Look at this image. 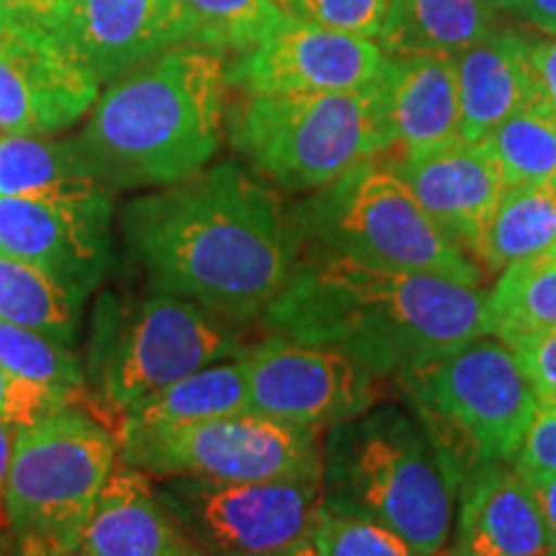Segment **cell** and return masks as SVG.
I'll use <instances>...</instances> for the list:
<instances>
[{
    "mask_svg": "<svg viewBox=\"0 0 556 556\" xmlns=\"http://www.w3.org/2000/svg\"><path fill=\"white\" fill-rule=\"evenodd\" d=\"M122 229L150 289L229 325L266 315L302 253L296 222L276 193L232 163L135 199Z\"/></svg>",
    "mask_w": 556,
    "mask_h": 556,
    "instance_id": "cell-1",
    "label": "cell"
},
{
    "mask_svg": "<svg viewBox=\"0 0 556 556\" xmlns=\"http://www.w3.org/2000/svg\"><path fill=\"white\" fill-rule=\"evenodd\" d=\"M270 336L330 348L387 381H402L471 340L492 336L482 287L379 268L317 248L261 317Z\"/></svg>",
    "mask_w": 556,
    "mask_h": 556,
    "instance_id": "cell-2",
    "label": "cell"
},
{
    "mask_svg": "<svg viewBox=\"0 0 556 556\" xmlns=\"http://www.w3.org/2000/svg\"><path fill=\"white\" fill-rule=\"evenodd\" d=\"M225 88V58L176 47L109 83L73 139L111 191L178 184L219 150Z\"/></svg>",
    "mask_w": 556,
    "mask_h": 556,
    "instance_id": "cell-3",
    "label": "cell"
},
{
    "mask_svg": "<svg viewBox=\"0 0 556 556\" xmlns=\"http://www.w3.org/2000/svg\"><path fill=\"white\" fill-rule=\"evenodd\" d=\"M325 505L377 520L417 556H443L458 486L413 407L377 405L330 428L323 446Z\"/></svg>",
    "mask_w": 556,
    "mask_h": 556,
    "instance_id": "cell-4",
    "label": "cell"
},
{
    "mask_svg": "<svg viewBox=\"0 0 556 556\" xmlns=\"http://www.w3.org/2000/svg\"><path fill=\"white\" fill-rule=\"evenodd\" d=\"M116 462L114 430L86 405L18 428L9 469L13 556H75Z\"/></svg>",
    "mask_w": 556,
    "mask_h": 556,
    "instance_id": "cell-5",
    "label": "cell"
},
{
    "mask_svg": "<svg viewBox=\"0 0 556 556\" xmlns=\"http://www.w3.org/2000/svg\"><path fill=\"white\" fill-rule=\"evenodd\" d=\"M446 458L456 486L484 464H516L539 397L495 332L397 381Z\"/></svg>",
    "mask_w": 556,
    "mask_h": 556,
    "instance_id": "cell-6",
    "label": "cell"
},
{
    "mask_svg": "<svg viewBox=\"0 0 556 556\" xmlns=\"http://www.w3.org/2000/svg\"><path fill=\"white\" fill-rule=\"evenodd\" d=\"M296 229L302 240L368 266L441 276L464 287L484 281L482 266L428 217L384 155L319 189L299 208Z\"/></svg>",
    "mask_w": 556,
    "mask_h": 556,
    "instance_id": "cell-7",
    "label": "cell"
},
{
    "mask_svg": "<svg viewBox=\"0 0 556 556\" xmlns=\"http://www.w3.org/2000/svg\"><path fill=\"white\" fill-rule=\"evenodd\" d=\"M232 144L274 184L319 191L389 152L377 90L248 96L229 124Z\"/></svg>",
    "mask_w": 556,
    "mask_h": 556,
    "instance_id": "cell-8",
    "label": "cell"
},
{
    "mask_svg": "<svg viewBox=\"0 0 556 556\" xmlns=\"http://www.w3.org/2000/svg\"><path fill=\"white\" fill-rule=\"evenodd\" d=\"M245 348L222 317L152 289L96 332L86 407L111 428L137 402L199 368L240 358Z\"/></svg>",
    "mask_w": 556,
    "mask_h": 556,
    "instance_id": "cell-9",
    "label": "cell"
},
{
    "mask_svg": "<svg viewBox=\"0 0 556 556\" xmlns=\"http://www.w3.org/2000/svg\"><path fill=\"white\" fill-rule=\"evenodd\" d=\"M119 458L152 479L270 482L323 477L319 430L240 413L191 426L119 428Z\"/></svg>",
    "mask_w": 556,
    "mask_h": 556,
    "instance_id": "cell-10",
    "label": "cell"
},
{
    "mask_svg": "<svg viewBox=\"0 0 556 556\" xmlns=\"http://www.w3.org/2000/svg\"><path fill=\"white\" fill-rule=\"evenodd\" d=\"M160 497L206 554H261L312 541L325 482L323 477L270 482L176 477Z\"/></svg>",
    "mask_w": 556,
    "mask_h": 556,
    "instance_id": "cell-11",
    "label": "cell"
},
{
    "mask_svg": "<svg viewBox=\"0 0 556 556\" xmlns=\"http://www.w3.org/2000/svg\"><path fill=\"white\" fill-rule=\"evenodd\" d=\"M250 413L323 433L381 405L387 379L330 348L270 336L242 351Z\"/></svg>",
    "mask_w": 556,
    "mask_h": 556,
    "instance_id": "cell-12",
    "label": "cell"
},
{
    "mask_svg": "<svg viewBox=\"0 0 556 556\" xmlns=\"http://www.w3.org/2000/svg\"><path fill=\"white\" fill-rule=\"evenodd\" d=\"M0 250L88 299L111 263V189L0 199Z\"/></svg>",
    "mask_w": 556,
    "mask_h": 556,
    "instance_id": "cell-13",
    "label": "cell"
},
{
    "mask_svg": "<svg viewBox=\"0 0 556 556\" xmlns=\"http://www.w3.org/2000/svg\"><path fill=\"white\" fill-rule=\"evenodd\" d=\"M99 96V78L52 31L0 24V135L54 137Z\"/></svg>",
    "mask_w": 556,
    "mask_h": 556,
    "instance_id": "cell-14",
    "label": "cell"
},
{
    "mask_svg": "<svg viewBox=\"0 0 556 556\" xmlns=\"http://www.w3.org/2000/svg\"><path fill=\"white\" fill-rule=\"evenodd\" d=\"M381 65L384 52L374 39L287 16L266 41L235 60L227 83L248 96L364 90L377 83Z\"/></svg>",
    "mask_w": 556,
    "mask_h": 556,
    "instance_id": "cell-15",
    "label": "cell"
},
{
    "mask_svg": "<svg viewBox=\"0 0 556 556\" xmlns=\"http://www.w3.org/2000/svg\"><path fill=\"white\" fill-rule=\"evenodd\" d=\"M52 34L99 83L186 45L178 0H73Z\"/></svg>",
    "mask_w": 556,
    "mask_h": 556,
    "instance_id": "cell-16",
    "label": "cell"
},
{
    "mask_svg": "<svg viewBox=\"0 0 556 556\" xmlns=\"http://www.w3.org/2000/svg\"><path fill=\"white\" fill-rule=\"evenodd\" d=\"M384 157L428 217L475 258L477 242L505 191L484 144L458 137L415 155Z\"/></svg>",
    "mask_w": 556,
    "mask_h": 556,
    "instance_id": "cell-17",
    "label": "cell"
},
{
    "mask_svg": "<svg viewBox=\"0 0 556 556\" xmlns=\"http://www.w3.org/2000/svg\"><path fill=\"white\" fill-rule=\"evenodd\" d=\"M556 533L516 464H484L458 482L454 544L443 556H544Z\"/></svg>",
    "mask_w": 556,
    "mask_h": 556,
    "instance_id": "cell-18",
    "label": "cell"
},
{
    "mask_svg": "<svg viewBox=\"0 0 556 556\" xmlns=\"http://www.w3.org/2000/svg\"><path fill=\"white\" fill-rule=\"evenodd\" d=\"M389 157L415 155L458 139L456 67L441 54H384L374 83Z\"/></svg>",
    "mask_w": 556,
    "mask_h": 556,
    "instance_id": "cell-19",
    "label": "cell"
},
{
    "mask_svg": "<svg viewBox=\"0 0 556 556\" xmlns=\"http://www.w3.org/2000/svg\"><path fill=\"white\" fill-rule=\"evenodd\" d=\"M75 556H208L150 477L122 458L103 484Z\"/></svg>",
    "mask_w": 556,
    "mask_h": 556,
    "instance_id": "cell-20",
    "label": "cell"
},
{
    "mask_svg": "<svg viewBox=\"0 0 556 556\" xmlns=\"http://www.w3.org/2000/svg\"><path fill=\"white\" fill-rule=\"evenodd\" d=\"M458 111L467 142H482L497 124L533 99L528 37L503 29L486 34L454 58Z\"/></svg>",
    "mask_w": 556,
    "mask_h": 556,
    "instance_id": "cell-21",
    "label": "cell"
},
{
    "mask_svg": "<svg viewBox=\"0 0 556 556\" xmlns=\"http://www.w3.org/2000/svg\"><path fill=\"white\" fill-rule=\"evenodd\" d=\"M486 0H387L377 45L384 54H441L454 60L497 29Z\"/></svg>",
    "mask_w": 556,
    "mask_h": 556,
    "instance_id": "cell-22",
    "label": "cell"
},
{
    "mask_svg": "<svg viewBox=\"0 0 556 556\" xmlns=\"http://www.w3.org/2000/svg\"><path fill=\"white\" fill-rule=\"evenodd\" d=\"M250 413L248 379L240 358L219 361L173 381L116 417L111 430L191 426L214 417Z\"/></svg>",
    "mask_w": 556,
    "mask_h": 556,
    "instance_id": "cell-23",
    "label": "cell"
},
{
    "mask_svg": "<svg viewBox=\"0 0 556 556\" xmlns=\"http://www.w3.org/2000/svg\"><path fill=\"white\" fill-rule=\"evenodd\" d=\"M556 248V180L507 186L477 242L475 261L484 274Z\"/></svg>",
    "mask_w": 556,
    "mask_h": 556,
    "instance_id": "cell-24",
    "label": "cell"
},
{
    "mask_svg": "<svg viewBox=\"0 0 556 556\" xmlns=\"http://www.w3.org/2000/svg\"><path fill=\"white\" fill-rule=\"evenodd\" d=\"M86 296L60 278L0 250V319L75 345Z\"/></svg>",
    "mask_w": 556,
    "mask_h": 556,
    "instance_id": "cell-25",
    "label": "cell"
},
{
    "mask_svg": "<svg viewBox=\"0 0 556 556\" xmlns=\"http://www.w3.org/2000/svg\"><path fill=\"white\" fill-rule=\"evenodd\" d=\"M96 186L103 184L75 139L0 135V199Z\"/></svg>",
    "mask_w": 556,
    "mask_h": 556,
    "instance_id": "cell-26",
    "label": "cell"
},
{
    "mask_svg": "<svg viewBox=\"0 0 556 556\" xmlns=\"http://www.w3.org/2000/svg\"><path fill=\"white\" fill-rule=\"evenodd\" d=\"M184 16L186 45L219 54L240 58L266 41L287 13L276 0H178Z\"/></svg>",
    "mask_w": 556,
    "mask_h": 556,
    "instance_id": "cell-27",
    "label": "cell"
},
{
    "mask_svg": "<svg viewBox=\"0 0 556 556\" xmlns=\"http://www.w3.org/2000/svg\"><path fill=\"white\" fill-rule=\"evenodd\" d=\"M507 186L556 180V111L533 96L482 139Z\"/></svg>",
    "mask_w": 556,
    "mask_h": 556,
    "instance_id": "cell-28",
    "label": "cell"
},
{
    "mask_svg": "<svg viewBox=\"0 0 556 556\" xmlns=\"http://www.w3.org/2000/svg\"><path fill=\"white\" fill-rule=\"evenodd\" d=\"M492 332H533L556 328V248L518 261L497 274L486 291Z\"/></svg>",
    "mask_w": 556,
    "mask_h": 556,
    "instance_id": "cell-29",
    "label": "cell"
},
{
    "mask_svg": "<svg viewBox=\"0 0 556 556\" xmlns=\"http://www.w3.org/2000/svg\"><path fill=\"white\" fill-rule=\"evenodd\" d=\"M0 366L34 384L88 405V377L70 345L0 319Z\"/></svg>",
    "mask_w": 556,
    "mask_h": 556,
    "instance_id": "cell-30",
    "label": "cell"
},
{
    "mask_svg": "<svg viewBox=\"0 0 556 556\" xmlns=\"http://www.w3.org/2000/svg\"><path fill=\"white\" fill-rule=\"evenodd\" d=\"M312 544L317 556H417L397 533L377 520L323 505Z\"/></svg>",
    "mask_w": 556,
    "mask_h": 556,
    "instance_id": "cell-31",
    "label": "cell"
},
{
    "mask_svg": "<svg viewBox=\"0 0 556 556\" xmlns=\"http://www.w3.org/2000/svg\"><path fill=\"white\" fill-rule=\"evenodd\" d=\"M289 18L377 41L387 0H276Z\"/></svg>",
    "mask_w": 556,
    "mask_h": 556,
    "instance_id": "cell-32",
    "label": "cell"
},
{
    "mask_svg": "<svg viewBox=\"0 0 556 556\" xmlns=\"http://www.w3.org/2000/svg\"><path fill=\"white\" fill-rule=\"evenodd\" d=\"M516 353L541 405L556 407V328L497 336Z\"/></svg>",
    "mask_w": 556,
    "mask_h": 556,
    "instance_id": "cell-33",
    "label": "cell"
},
{
    "mask_svg": "<svg viewBox=\"0 0 556 556\" xmlns=\"http://www.w3.org/2000/svg\"><path fill=\"white\" fill-rule=\"evenodd\" d=\"M67 405H78V402L54 392V389L13 377L0 366V420L24 428Z\"/></svg>",
    "mask_w": 556,
    "mask_h": 556,
    "instance_id": "cell-34",
    "label": "cell"
},
{
    "mask_svg": "<svg viewBox=\"0 0 556 556\" xmlns=\"http://www.w3.org/2000/svg\"><path fill=\"white\" fill-rule=\"evenodd\" d=\"M516 469L526 477L556 475V407H536L528 433L516 456Z\"/></svg>",
    "mask_w": 556,
    "mask_h": 556,
    "instance_id": "cell-35",
    "label": "cell"
},
{
    "mask_svg": "<svg viewBox=\"0 0 556 556\" xmlns=\"http://www.w3.org/2000/svg\"><path fill=\"white\" fill-rule=\"evenodd\" d=\"M73 0H0V24L41 26L52 31Z\"/></svg>",
    "mask_w": 556,
    "mask_h": 556,
    "instance_id": "cell-36",
    "label": "cell"
},
{
    "mask_svg": "<svg viewBox=\"0 0 556 556\" xmlns=\"http://www.w3.org/2000/svg\"><path fill=\"white\" fill-rule=\"evenodd\" d=\"M533 96L556 111V37L528 39Z\"/></svg>",
    "mask_w": 556,
    "mask_h": 556,
    "instance_id": "cell-37",
    "label": "cell"
},
{
    "mask_svg": "<svg viewBox=\"0 0 556 556\" xmlns=\"http://www.w3.org/2000/svg\"><path fill=\"white\" fill-rule=\"evenodd\" d=\"M16 426L0 420V556H13V536L9 520V469L13 441H16Z\"/></svg>",
    "mask_w": 556,
    "mask_h": 556,
    "instance_id": "cell-38",
    "label": "cell"
},
{
    "mask_svg": "<svg viewBox=\"0 0 556 556\" xmlns=\"http://www.w3.org/2000/svg\"><path fill=\"white\" fill-rule=\"evenodd\" d=\"M497 9L526 21L546 37H556V0H500Z\"/></svg>",
    "mask_w": 556,
    "mask_h": 556,
    "instance_id": "cell-39",
    "label": "cell"
},
{
    "mask_svg": "<svg viewBox=\"0 0 556 556\" xmlns=\"http://www.w3.org/2000/svg\"><path fill=\"white\" fill-rule=\"evenodd\" d=\"M526 479L531 482L533 492H536L541 510H544V516H546V523L552 526V531L556 533V475H536V477H526Z\"/></svg>",
    "mask_w": 556,
    "mask_h": 556,
    "instance_id": "cell-40",
    "label": "cell"
},
{
    "mask_svg": "<svg viewBox=\"0 0 556 556\" xmlns=\"http://www.w3.org/2000/svg\"><path fill=\"white\" fill-rule=\"evenodd\" d=\"M208 556H317V548L312 541H302V544L278 548V552H261V554H208Z\"/></svg>",
    "mask_w": 556,
    "mask_h": 556,
    "instance_id": "cell-41",
    "label": "cell"
},
{
    "mask_svg": "<svg viewBox=\"0 0 556 556\" xmlns=\"http://www.w3.org/2000/svg\"><path fill=\"white\" fill-rule=\"evenodd\" d=\"M486 3H492V5H497V3H500V0H486Z\"/></svg>",
    "mask_w": 556,
    "mask_h": 556,
    "instance_id": "cell-42",
    "label": "cell"
},
{
    "mask_svg": "<svg viewBox=\"0 0 556 556\" xmlns=\"http://www.w3.org/2000/svg\"><path fill=\"white\" fill-rule=\"evenodd\" d=\"M544 556H556V552H552V554H544Z\"/></svg>",
    "mask_w": 556,
    "mask_h": 556,
    "instance_id": "cell-43",
    "label": "cell"
}]
</instances>
